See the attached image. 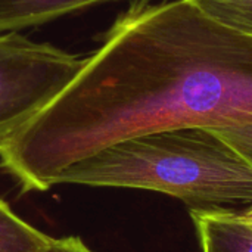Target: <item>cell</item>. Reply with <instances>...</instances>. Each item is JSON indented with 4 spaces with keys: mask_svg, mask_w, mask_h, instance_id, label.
I'll list each match as a JSON object with an SVG mask.
<instances>
[{
    "mask_svg": "<svg viewBox=\"0 0 252 252\" xmlns=\"http://www.w3.org/2000/svg\"><path fill=\"white\" fill-rule=\"evenodd\" d=\"M252 124V35L192 0L136 3L71 83L0 143L22 192H46L72 164L134 136Z\"/></svg>",
    "mask_w": 252,
    "mask_h": 252,
    "instance_id": "obj_1",
    "label": "cell"
},
{
    "mask_svg": "<svg viewBox=\"0 0 252 252\" xmlns=\"http://www.w3.org/2000/svg\"><path fill=\"white\" fill-rule=\"evenodd\" d=\"M58 185L143 189L190 208H230L252 205V162L214 130L179 127L109 145L66 168Z\"/></svg>",
    "mask_w": 252,
    "mask_h": 252,
    "instance_id": "obj_2",
    "label": "cell"
},
{
    "mask_svg": "<svg viewBox=\"0 0 252 252\" xmlns=\"http://www.w3.org/2000/svg\"><path fill=\"white\" fill-rule=\"evenodd\" d=\"M83 63L52 44L0 34V143L47 106Z\"/></svg>",
    "mask_w": 252,
    "mask_h": 252,
    "instance_id": "obj_3",
    "label": "cell"
},
{
    "mask_svg": "<svg viewBox=\"0 0 252 252\" xmlns=\"http://www.w3.org/2000/svg\"><path fill=\"white\" fill-rule=\"evenodd\" d=\"M202 252H252V214L233 208H190Z\"/></svg>",
    "mask_w": 252,
    "mask_h": 252,
    "instance_id": "obj_4",
    "label": "cell"
},
{
    "mask_svg": "<svg viewBox=\"0 0 252 252\" xmlns=\"http://www.w3.org/2000/svg\"><path fill=\"white\" fill-rule=\"evenodd\" d=\"M115 0H0V34L37 27L77 10Z\"/></svg>",
    "mask_w": 252,
    "mask_h": 252,
    "instance_id": "obj_5",
    "label": "cell"
},
{
    "mask_svg": "<svg viewBox=\"0 0 252 252\" xmlns=\"http://www.w3.org/2000/svg\"><path fill=\"white\" fill-rule=\"evenodd\" d=\"M52 236L19 217L0 198V252H40Z\"/></svg>",
    "mask_w": 252,
    "mask_h": 252,
    "instance_id": "obj_6",
    "label": "cell"
},
{
    "mask_svg": "<svg viewBox=\"0 0 252 252\" xmlns=\"http://www.w3.org/2000/svg\"><path fill=\"white\" fill-rule=\"evenodd\" d=\"M207 15L252 35V0H192Z\"/></svg>",
    "mask_w": 252,
    "mask_h": 252,
    "instance_id": "obj_7",
    "label": "cell"
},
{
    "mask_svg": "<svg viewBox=\"0 0 252 252\" xmlns=\"http://www.w3.org/2000/svg\"><path fill=\"white\" fill-rule=\"evenodd\" d=\"M252 162V124L214 130Z\"/></svg>",
    "mask_w": 252,
    "mask_h": 252,
    "instance_id": "obj_8",
    "label": "cell"
},
{
    "mask_svg": "<svg viewBox=\"0 0 252 252\" xmlns=\"http://www.w3.org/2000/svg\"><path fill=\"white\" fill-rule=\"evenodd\" d=\"M40 252H93L78 236L52 238Z\"/></svg>",
    "mask_w": 252,
    "mask_h": 252,
    "instance_id": "obj_9",
    "label": "cell"
},
{
    "mask_svg": "<svg viewBox=\"0 0 252 252\" xmlns=\"http://www.w3.org/2000/svg\"><path fill=\"white\" fill-rule=\"evenodd\" d=\"M248 211H250V213L252 214V205H251V208H248Z\"/></svg>",
    "mask_w": 252,
    "mask_h": 252,
    "instance_id": "obj_10",
    "label": "cell"
}]
</instances>
